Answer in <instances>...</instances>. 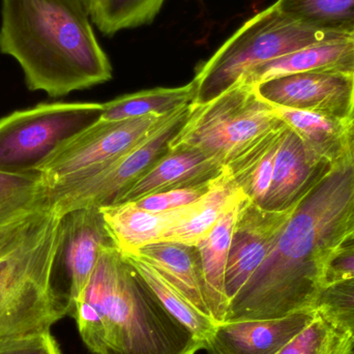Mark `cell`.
I'll return each mask as SVG.
<instances>
[{"instance_id":"6da1fadb","label":"cell","mask_w":354,"mask_h":354,"mask_svg":"<svg viewBox=\"0 0 354 354\" xmlns=\"http://www.w3.org/2000/svg\"><path fill=\"white\" fill-rule=\"evenodd\" d=\"M351 170L332 174L299 205L266 261L228 304L224 322L316 310L324 288L326 241L346 201Z\"/></svg>"},{"instance_id":"7a4b0ae2","label":"cell","mask_w":354,"mask_h":354,"mask_svg":"<svg viewBox=\"0 0 354 354\" xmlns=\"http://www.w3.org/2000/svg\"><path fill=\"white\" fill-rule=\"evenodd\" d=\"M91 17L78 0H1L0 53L22 68L27 87L52 97L112 79Z\"/></svg>"},{"instance_id":"3957f363","label":"cell","mask_w":354,"mask_h":354,"mask_svg":"<svg viewBox=\"0 0 354 354\" xmlns=\"http://www.w3.org/2000/svg\"><path fill=\"white\" fill-rule=\"evenodd\" d=\"M72 317L93 354H196L204 349L112 243L102 249Z\"/></svg>"},{"instance_id":"277c9868","label":"cell","mask_w":354,"mask_h":354,"mask_svg":"<svg viewBox=\"0 0 354 354\" xmlns=\"http://www.w3.org/2000/svg\"><path fill=\"white\" fill-rule=\"evenodd\" d=\"M60 229L62 216L49 210L0 253V342L50 330L66 317L50 284Z\"/></svg>"},{"instance_id":"5b68a950","label":"cell","mask_w":354,"mask_h":354,"mask_svg":"<svg viewBox=\"0 0 354 354\" xmlns=\"http://www.w3.org/2000/svg\"><path fill=\"white\" fill-rule=\"evenodd\" d=\"M343 37H349L313 28L287 16L274 2L245 21L199 66L193 79L195 95L191 104L214 99L260 64L314 44Z\"/></svg>"},{"instance_id":"8992f818","label":"cell","mask_w":354,"mask_h":354,"mask_svg":"<svg viewBox=\"0 0 354 354\" xmlns=\"http://www.w3.org/2000/svg\"><path fill=\"white\" fill-rule=\"evenodd\" d=\"M255 85L239 80L209 101L189 104L168 151L189 149L227 165L262 135L282 124Z\"/></svg>"},{"instance_id":"52a82bcc","label":"cell","mask_w":354,"mask_h":354,"mask_svg":"<svg viewBox=\"0 0 354 354\" xmlns=\"http://www.w3.org/2000/svg\"><path fill=\"white\" fill-rule=\"evenodd\" d=\"M102 103H44L0 120V174L41 176L48 160L95 122Z\"/></svg>"},{"instance_id":"ba28073f","label":"cell","mask_w":354,"mask_h":354,"mask_svg":"<svg viewBox=\"0 0 354 354\" xmlns=\"http://www.w3.org/2000/svg\"><path fill=\"white\" fill-rule=\"evenodd\" d=\"M170 114H151L120 122H108L99 116L64 142L41 168V181L46 193L93 176L145 140Z\"/></svg>"},{"instance_id":"9c48e42d","label":"cell","mask_w":354,"mask_h":354,"mask_svg":"<svg viewBox=\"0 0 354 354\" xmlns=\"http://www.w3.org/2000/svg\"><path fill=\"white\" fill-rule=\"evenodd\" d=\"M189 104L171 112L145 140L78 183L46 193L50 209L62 216L75 210L109 205L167 151L168 143L189 113Z\"/></svg>"},{"instance_id":"30bf717a","label":"cell","mask_w":354,"mask_h":354,"mask_svg":"<svg viewBox=\"0 0 354 354\" xmlns=\"http://www.w3.org/2000/svg\"><path fill=\"white\" fill-rule=\"evenodd\" d=\"M112 243L99 208L75 210L62 216L60 241L52 266V293L66 316L93 277L104 245Z\"/></svg>"},{"instance_id":"8fae6325","label":"cell","mask_w":354,"mask_h":354,"mask_svg":"<svg viewBox=\"0 0 354 354\" xmlns=\"http://www.w3.org/2000/svg\"><path fill=\"white\" fill-rule=\"evenodd\" d=\"M303 202L286 209L270 210L254 203L248 197L243 200L225 274L228 304L266 261L281 233Z\"/></svg>"},{"instance_id":"7c38bea8","label":"cell","mask_w":354,"mask_h":354,"mask_svg":"<svg viewBox=\"0 0 354 354\" xmlns=\"http://www.w3.org/2000/svg\"><path fill=\"white\" fill-rule=\"evenodd\" d=\"M272 105L326 114L351 122L354 113V75L306 72L287 75L256 85Z\"/></svg>"},{"instance_id":"4fadbf2b","label":"cell","mask_w":354,"mask_h":354,"mask_svg":"<svg viewBox=\"0 0 354 354\" xmlns=\"http://www.w3.org/2000/svg\"><path fill=\"white\" fill-rule=\"evenodd\" d=\"M317 314L312 310L278 319L218 322L204 349L208 354H278Z\"/></svg>"},{"instance_id":"5bb4252c","label":"cell","mask_w":354,"mask_h":354,"mask_svg":"<svg viewBox=\"0 0 354 354\" xmlns=\"http://www.w3.org/2000/svg\"><path fill=\"white\" fill-rule=\"evenodd\" d=\"M334 174L287 126L277 151L272 187L263 207L283 210L301 203Z\"/></svg>"},{"instance_id":"9a60e30c","label":"cell","mask_w":354,"mask_h":354,"mask_svg":"<svg viewBox=\"0 0 354 354\" xmlns=\"http://www.w3.org/2000/svg\"><path fill=\"white\" fill-rule=\"evenodd\" d=\"M224 165L214 158L189 149L168 151L149 166L111 204L138 201L169 189L192 187L222 174Z\"/></svg>"},{"instance_id":"2e32d148","label":"cell","mask_w":354,"mask_h":354,"mask_svg":"<svg viewBox=\"0 0 354 354\" xmlns=\"http://www.w3.org/2000/svg\"><path fill=\"white\" fill-rule=\"evenodd\" d=\"M272 107L316 159L334 172L353 168L354 137L351 122L316 112Z\"/></svg>"},{"instance_id":"e0dca14e","label":"cell","mask_w":354,"mask_h":354,"mask_svg":"<svg viewBox=\"0 0 354 354\" xmlns=\"http://www.w3.org/2000/svg\"><path fill=\"white\" fill-rule=\"evenodd\" d=\"M198 201L185 207L163 212H149L132 202L109 204L99 209L114 247L122 255H128L145 245L158 243L166 231L195 210Z\"/></svg>"},{"instance_id":"ac0fdd59","label":"cell","mask_w":354,"mask_h":354,"mask_svg":"<svg viewBox=\"0 0 354 354\" xmlns=\"http://www.w3.org/2000/svg\"><path fill=\"white\" fill-rule=\"evenodd\" d=\"M306 72L354 75V37L322 41L256 66L241 80L259 85L272 79Z\"/></svg>"},{"instance_id":"d6986e66","label":"cell","mask_w":354,"mask_h":354,"mask_svg":"<svg viewBox=\"0 0 354 354\" xmlns=\"http://www.w3.org/2000/svg\"><path fill=\"white\" fill-rule=\"evenodd\" d=\"M247 196L237 198L209 234L197 245L205 286L206 299L212 317L216 324L223 322L228 308L225 291V274L231 243L241 204Z\"/></svg>"},{"instance_id":"ffe728a7","label":"cell","mask_w":354,"mask_h":354,"mask_svg":"<svg viewBox=\"0 0 354 354\" xmlns=\"http://www.w3.org/2000/svg\"><path fill=\"white\" fill-rule=\"evenodd\" d=\"M128 255L137 256L151 264L198 310L212 317L197 248L180 243H155Z\"/></svg>"},{"instance_id":"44dd1931","label":"cell","mask_w":354,"mask_h":354,"mask_svg":"<svg viewBox=\"0 0 354 354\" xmlns=\"http://www.w3.org/2000/svg\"><path fill=\"white\" fill-rule=\"evenodd\" d=\"M241 195L243 192L235 185L224 170L216 177L209 192L198 201L195 210L185 220L166 231L158 243H180L197 248L231 204Z\"/></svg>"},{"instance_id":"7402d4cb","label":"cell","mask_w":354,"mask_h":354,"mask_svg":"<svg viewBox=\"0 0 354 354\" xmlns=\"http://www.w3.org/2000/svg\"><path fill=\"white\" fill-rule=\"evenodd\" d=\"M195 95L193 80L178 87H157L137 91L102 103L100 118L108 122L133 120L147 115H166L180 106L191 104Z\"/></svg>"},{"instance_id":"603a6c76","label":"cell","mask_w":354,"mask_h":354,"mask_svg":"<svg viewBox=\"0 0 354 354\" xmlns=\"http://www.w3.org/2000/svg\"><path fill=\"white\" fill-rule=\"evenodd\" d=\"M122 256L159 299L163 307L205 344V341L212 335L216 322L198 310L151 264L135 255Z\"/></svg>"},{"instance_id":"cb8c5ba5","label":"cell","mask_w":354,"mask_h":354,"mask_svg":"<svg viewBox=\"0 0 354 354\" xmlns=\"http://www.w3.org/2000/svg\"><path fill=\"white\" fill-rule=\"evenodd\" d=\"M287 16L313 28L354 37V0H277Z\"/></svg>"},{"instance_id":"d4e9b609","label":"cell","mask_w":354,"mask_h":354,"mask_svg":"<svg viewBox=\"0 0 354 354\" xmlns=\"http://www.w3.org/2000/svg\"><path fill=\"white\" fill-rule=\"evenodd\" d=\"M41 176L31 177L14 187L0 189V232L14 228L49 212Z\"/></svg>"},{"instance_id":"484cf974","label":"cell","mask_w":354,"mask_h":354,"mask_svg":"<svg viewBox=\"0 0 354 354\" xmlns=\"http://www.w3.org/2000/svg\"><path fill=\"white\" fill-rule=\"evenodd\" d=\"M164 2L165 0H100L91 21L102 32L113 35L153 22Z\"/></svg>"},{"instance_id":"4316f807","label":"cell","mask_w":354,"mask_h":354,"mask_svg":"<svg viewBox=\"0 0 354 354\" xmlns=\"http://www.w3.org/2000/svg\"><path fill=\"white\" fill-rule=\"evenodd\" d=\"M353 335L341 330L318 312L315 319L278 354H353Z\"/></svg>"},{"instance_id":"83f0119b","label":"cell","mask_w":354,"mask_h":354,"mask_svg":"<svg viewBox=\"0 0 354 354\" xmlns=\"http://www.w3.org/2000/svg\"><path fill=\"white\" fill-rule=\"evenodd\" d=\"M316 310L354 337V279L324 287Z\"/></svg>"},{"instance_id":"f1b7e54d","label":"cell","mask_w":354,"mask_h":354,"mask_svg":"<svg viewBox=\"0 0 354 354\" xmlns=\"http://www.w3.org/2000/svg\"><path fill=\"white\" fill-rule=\"evenodd\" d=\"M354 252V164L349 176L346 201L337 218L326 245L328 260L339 254Z\"/></svg>"},{"instance_id":"f546056e","label":"cell","mask_w":354,"mask_h":354,"mask_svg":"<svg viewBox=\"0 0 354 354\" xmlns=\"http://www.w3.org/2000/svg\"><path fill=\"white\" fill-rule=\"evenodd\" d=\"M216 179V177L201 185L179 187V189H169L155 195L147 196L132 203L138 206L139 208L151 212H168V210L185 207L203 198L212 189Z\"/></svg>"},{"instance_id":"4dcf8cb0","label":"cell","mask_w":354,"mask_h":354,"mask_svg":"<svg viewBox=\"0 0 354 354\" xmlns=\"http://www.w3.org/2000/svg\"><path fill=\"white\" fill-rule=\"evenodd\" d=\"M0 354H62L50 330L31 333L0 342Z\"/></svg>"},{"instance_id":"1f68e13d","label":"cell","mask_w":354,"mask_h":354,"mask_svg":"<svg viewBox=\"0 0 354 354\" xmlns=\"http://www.w3.org/2000/svg\"><path fill=\"white\" fill-rule=\"evenodd\" d=\"M354 279V252L339 254L326 262L324 287Z\"/></svg>"},{"instance_id":"d6a6232c","label":"cell","mask_w":354,"mask_h":354,"mask_svg":"<svg viewBox=\"0 0 354 354\" xmlns=\"http://www.w3.org/2000/svg\"><path fill=\"white\" fill-rule=\"evenodd\" d=\"M39 216H41V214H39ZM33 218H31V220H33ZM30 221L23 223V224L14 227V228L8 229V230L3 231V232H0V253H1V252L3 251V250L6 249L10 243H12V241L16 239V237L20 234L23 228H24V227L26 226Z\"/></svg>"},{"instance_id":"836d02e7","label":"cell","mask_w":354,"mask_h":354,"mask_svg":"<svg viewBox=\"0 0 354 354\" xmlns=\"http://www.w3.org/2000/svg\"><path fill=\"white\" fill-rule=\"evenodd\" d=\"M78 1L82 4L83 8H85L91 19H93L95 12H97L100 0H78Z\"/></svg>"},{"instance_id":"e575fe53","label":"cell","mask_w":354,"mask_h":354,"mask_svg":"<svg viewBox=\"0 0 354 354\" xmlns=\"http://www.w3.org/2000/svg\"><path fill=\"white\" fill-rule=\"evenodd\" d=\"M351 128H353V137H354V113L353 116V120H351Z\"/></svg>"}]
</instances>
